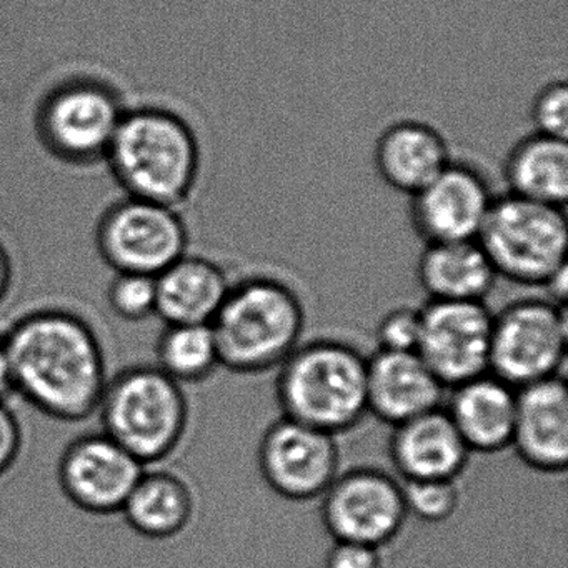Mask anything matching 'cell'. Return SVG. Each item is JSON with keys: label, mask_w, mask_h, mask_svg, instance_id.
<instances>
[{"label": "cell", "mask_w": 568, "mask_h": 568, "mask_svg": "<svg viewBox=\"0 0 568 568\" xmlns=\"http://www.w3.org/2000/svg\"><path fill=\"white\" fill-rule=\"evenodd\" d=\"M12 388L41 414L82 422L98 414L108 385L104 347L92 325L65 308H39L4 337Z\"/></svg>", "instance_id": "cell-1"}, {"label": "cell", "mask_w": 568, "mask_h": 568, "mask_svg": "<svg viewBox=\"0 0 568 568\" xmlns=\"http://www.w3.org/2000/svg\"><path fill=\"white\" fill-rule=\"evenodd\" d=\"M201 144L185 119L169 109L124 112L108 161L129 197L179 209L201 174Z\"/></svg>", "instance_id": "cell-2"}, {"label": "cell", "mask_w": 568, "mask_h": 568, "mask_svg": "<svg viewBox=\"0 0 568 568\" xmlns=\"http://www.w3.org/2000/svg\"><path fill=\"white\" fill-rule=\"evenodd\" d=\"M282 417L341 437L368 415L367 357L337 338L302 342L277 368Z\"/></svg>", "instance_id": "cell-3"}, {"label": "cell", "mask_w": 568, "mask_h": 568, "mask_svg": "<svg viewBox=\"0 0 568 568\" xmlns=\"http://www.w3.org/2000/svg\"><path fill=\"white\" fill-rule=\"evenodd\" d=\"M211 327L221 367L241 375L265 374L302 344L305 307L291 285L252 275L231 285Z\"/></svg>", "instance_id": "cell-4"}, {"label": "cell", "mask_w": 568, "mask_h": 568, "mask_svg": "<svg viewBox=\"0 0 568 568\" xmlns=\"http://www.w3.org/2000/svg\"><path fill=\"white\" fill-rule=\"evenodd\" d=\"M98 414L102 432L145 467L168 460L189 428L184 387L155 365H132L109 378Z\"/></svg>", "instance_id": "cell-5"}, {"label": "cell", "mask_w": 568, "mask_h": 568, "mask_svg": "<svg viewBox=\"0 0 568 568\" xmlns=\"http://www.w3.org/2000/svg\"><path fill=\"white\" fill-rule=\"evenodd\" d=\"M477 242L497 277L545 288L567 268L565 209L510 194L495 197Z\"/></svg>", "instance_id": "cell-6"}, {"label": "cell", "mask_w": 568, "mask_h": 568, "mask_svg": "<svg viewBox=\"0 0 568 568\" xmlns=\"http://www.w3.org/2000/svg\"><path fill=\"white\" fill-rule=\"evenodd\" d=\"M567 348L565 305L520 298L494 314L488 372L518 390L565 375Z\"/></svg>", "instance_id": "cell-7"}, {"label": "cell", "mask_w": 568, "mask_h": 568, "mask_svg": "<svg viewBox=\"0 0 568 568\" xmlns=\"http://www.w3.org/2000/svg\"><path fill=\"white\" fill-rule=\"evenodd\" d=\"M95 242L115 274L158 277L187 254L189 231L179 209L125 195L102 215Z\"/></svg>", "instance_id": "cell-8"}, {"label": "cell", "mask_w": 568, "mask_h": 568, "mask_svg": "<svg viewBox=\"0 0 568 568\" xmlns=\"http://www.w3.org/2000/svg\"><path fill=\"white\" fill-rule=\"evenodd\" d=\"M124 112L109 85L74 79L45 95L38 131L45 148L62 161L91 164L108 155Z\"/></svg>", "instance_id": "cell-9"}, {"label": "cell", "mask_w": 568, "mask_h": 568, "mask_svg": "<svg viewBox=\"0 0 568 568\" xmlns=\"http://www.w3.org/2000/svg\"><path fill=\"white\" fill-rule=\"evenodd\" d=\"M402 481L374 467L341 471L321 497V520L334 541L382 548L404 530Z\"/></svg>", "instance_id": "cell-10"}, {"label": "cell", "mask_w": 568, "mask_h": 568, "mask_svg": "<svg viewBox=\"0 0 568 568\" xmlns=\"http://www.w3.org/2000/svg\"><path fill=\"white\" fill-rule=\"evenodd\" d=\"M494 312L485 302L428 301L420 308L417 354L445 388H454L490 365Z\"/></svg>", "instance_id": "cell-11"}, {"label": "cell", "mask_w": 568, "mask_h": 568, "mask_svg": "<svg viewBox=\"0 0 568 568\" xmlns=\"http://www.w3.org/2000/svg\"><path fill=\"white\" fill-rule=\"evenodd\" d=\"M337 438L291 418H278L258 444L262 478L285 500L321 498L342 471Z\"/></svg>", "instance_id": "cell-12"}, {"label": "cell", "mask_w": 568, "mask_h": 568, "mask_svg": "<svg viewBox=\"0 0 568 568\" xmlns=\"http://www.w3.org/2000/svg\"><path fill=\"white\" fill-rule=\"evenodd\" d=\"M494 201L481 172L452 161L434 181L410 195L408 219L425 245L477 241Z\"/></svg>", "instance_id": "cell-13"}, {"label": "cell", "mask_w": 568, "mask_h": 568, "mask_svg": "<svg viewBox=\"0 0 568 568\" xmlns=\"http://www.w3.org/2000/svg\"><path fill=\"white\" fill-rule=\"evenodd\" d=\"M145 465L104 432L72 440L59 462L65 497L91 515L121 514Z\"/></svg>", "instance_id": "cell-14"}, {"label": "cell", "mask_w": 568, "mask_h": 568, "mask_svg": "<svg viewBox=\"0 0 568 568\" xmlns=\"http://www.w3.org/2000/svg\"><path fill=\"white\" fill-rule=\"evenodd\" d=\"M531 470L558 475L568 465V387L565 375L517 390L511 445Z\"/></svg>", "instance_id": "cell-15"}, {"label": "cell", "mask_w": 568, "mask_h": 568, "mask_svg": "<svg viewBox=\"0 0 568 568\" xmlns=\"http://www.w3.org/2000/svg\"><path fill=\"white\" fill-rule=\"evenodd\" d=\"M447 388L417 352L378 351L367 357V408L384 424L412 420L442 407Z\"/></svg>", "instance_id": "cell-16"}, {"label": "cell", "mask_w": 568, "mask_h": 568, "mask_svg": "<svg viewBox=\"0 0 568 568\" xmlns=\"http://www.w3.org/2000/svg\"><path fill=\"white\" fill-rule=\"evenodd\" d=\"M392 428L388 457L402 481H457L467 468L471 452L445 408H435Z\"/></svg>", "instance_id": "cell-17"}, {"label": "cell", "mask_w": 568, "mask_h": 568, "mask_svg": "<svg viewBox=\"0 0 568 568\" xmlns=\"http://www.w3.org/2000/svg\"><path fill=\"white\" fill-rule=\"evenodd\" d=\"M445 412L471 454H500L511 445L517 388L487 372L450 388Z\"/></svg>", "instance_id": "cell-18"}, {"label": "cell", "mask_w": 568, "mask_h": 568, "mask_svg": "<svg viewBox=\"0 0 568 568\" xmlns=\"http://www.w3.org/2000/svg\"><path fill=\"white\" fill-rule=\"evenodd\" d=\"M374 162L388 187L410 197L450 164L452 155L447 141L434 125L405 119L378 135Z\"/></svg>", "instance_id": "cell-19"}, {"label": "cell", "mask_w": 568, "mask_h": 568, "mask_svg": "<svg viewBox=\"0 0 568 568\" xmlns=\"http://www.w3.org/2000/svg\"><path fill=\"white\" fill-rule=\"evenodd\" d=\"M231 285L217 262L185 254L155 277V315L165 325H211Z\"/></svg>", "instance_id": "cell-20"}, {"label": "cell", "mask_w": 568, "mask_h": 568, "mask_svg": "<svg viewBox=\"0 0 568 568\" xmlns=\"http://www.w3.org/2000/svg\"><path fill=\"white\" fill-rule=\"evenodd\" d=\"M497 274L477 241L425 245L417 281L428 301L485 302Z\"/></svg>", "instance_id": "cell-21"}, {"label": "cell", "mask_w": 568, "mask_h": 568, "mask_svg": "<svg viewBox=\"0 0 568 568\" xmlns=\"http://www.w3.org/2000/svg\"><path fill=\"white\" fill-rule=\"evenodd\" d=\"M121 514L141 537L152 541L172 540L191 525L195 495L181 475L145 468Z\"/></svg>", "instance_id": "cell-22"}, {"label": "cell", "mask_w": 568, "mask_h": 568, "mask_svg": "<svg viewBox=\"0 0 568 568\" xmlns=\"http://www.w3.org/2000/svg\"><path fill=\"white\" fill-rule=\"evenodd\" d=\"M508 194L564 207L568 197V145L550 135H525L504 162Z\"/></svg>", "instance_id": "cell-23"}, {"label": "cell", "mask_w": 568, "mask_h": 568, "mask_svg": "<svg viewBox=\"0 0 568 568\" xmlns=\"http://www.w3.org/2000/svg\"><path fill=\"white\" fill-rule=\"evenodd\" d=\"M155 357V367L181 385L207 381L221 367L217 341L209 324L165 325Z\"/></svg>", "instance_id": "cell-24"}, {"label": "cell", "mask_w": 568, "mask_h": 568, "mask_svg": "<svg viewBox=\"0 0 568 568\" xmlns=\"http://www.w3.org/2000/svg\"><path fill=\"white\" fill-rule=\"evenodd\" d=\"M408 515L427 524H442L454 517L460 505L457 481L422 480L402 481Z\"/></svg>", "instance_id": "cell-25"}, {"label": "cell", "mask_w": 568, "mask_h": 568, "mask_svg": "<svg viewBox=\"0 0 568 568\" xmlns=\"http://www.w3.org/2000/svg\"><path fill=\"white\" fill-rule=\"evenodd\" d=\"M111 311L125 322H142L155 315L158 292L155 277L142 274H118L108 288Z\"/></svg>", "instance_id": "cell-26"}, {"label": "cell", "mask_w": 568, "mask_h": 568, "mask_svg": "<svg viewBox=\"0 0 568 568\" xmlns=\"http://www.w3.org/2000/svg\"><path fill=\"white\" fill-rule=\"evenodd\" d=\"M531 124L537 134L565 139L568 132V85L565 81L548 82L537 92L530 108Z\"/></svg>", "instance_id": "cell-27"}, {"label": "cell", "mask_w": 568, "mask_h": 568, "mask_svg": "<svg viewBox=\"0 0 568 568\" xmlns=\"http://www.w3.org/2000/svg\"><path fill=\"white\" fill-rule=\"evenodd\" d=\"M420 335V308L395 307L378 321V351L415 352Z\"/></svg>", "instance_id": "cell-28"}, {"label": "cell", "mask_w": 568, "mask_h": 568, "mask_svg": "<svg viewBox=\"0 0 568 568\" xmlns=\"http://www.w3.org/2000/svg\"><path fill=\"white\" fill-rule=\"evenodd\" d=\"M24 430L8 402H0V477H4L22 454Z\"/></svg>", "instance_id": "cell-29"}, {"label": "cell", "mask_w": 568, "mask_h": 568, "mask_svg": "<svg viewBox=\"0 0 568 568\" xmlns=\"http://www.w3.org/2000/svg\"><path fill=\"white\" fill-rule=\"evenodd\" d=\"M324 568H384L378 548L354 541H334L325 555Z\"/></svg>", "instance_id": "cell-30"}, {"label": "cell", "mask_w": 568, "mask_h": 568, "mask_svg": "<svg viewBox=\"0 0 568 568\" xmlns=\"http://www.w3.org/2000/svg\"><path fill=\"white\" fill-rule=\"evenodd\" d=\"M12 277H14V268H12L11 255L8 248L0 244V304L6 301L11 291Z\"/></svg>", "instance_id": "cell-31"}, {"label": "cell", "mask_w": 568, "mask_h": 568, "mask_svg": "<svg viewBox=\"0 0 568 568\" xmlns=\"http://www.w3.org/2000/svg\"><path fill=\"white\" fill-rule=\"evenodd\" d=\"M12 394H14V388H12L11 368H9L4 344L0 338V402L8 400L9 395Z\"/></svg>", "instance_id": "cell-32"}]
</instances>
